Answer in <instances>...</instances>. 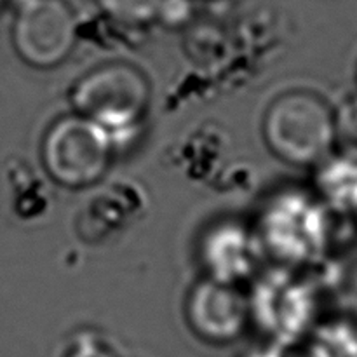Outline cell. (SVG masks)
Instances as JSON below:
<instances>
[{
	"label": "cell",
	"mask_w": 357,
	"mask_h": 357,
	"mask_svg": "<svg viewBox=\"0 0 357 357\" xmlns=\"http://www.w3.org/2000/svg\"><path fill=\"white\" fill-rule=\"evenodd\" d=\"M70 101L75 114L100 126L117 150L142 131L150 105V84L136 66L107 63L77 80Z\"/></svg>",
	"instance_id": "1"
},
{
	"label": "cell",
	"mask_w": 357,
	"mask_h": 357,
	"mask_svg": "<svg viewBox=\"0 0 357 357\" xmlns=\"http://www.w3.org/2000/svg\"><path fill=\"white\" fill-rule=\"evenodd\" d=\"M330 213L314 192H278L258 216L255 234L260 250L286 267L316 264L330 243Z\"/></svg>",
	"instance_id": "2"
},
{
	"label": "cell",
	"mask_w": 357,
	"mask_h": 357,
	"mask_svg": "<svg viewBox=\"0 0 357 357\" xmlns=\"http://www.w3.org/2000/svg\"><path fill=\"white\" fill-rule=\"evenodd\" d=\"M264 138L275 157L316 167L337 149L335 107L312 91H288L268 105Z\"/></svg>",
	"instance_id": "3"
},
{
	"label": "cell",
	"mask_w": 357,
	"mask_h": 357,
	"mask_svg": "<svg viewBox=\"0 0 357 357\" xmlns=\"http://www.w3.org/2000/svg\"><path fill=\"white\" fill-rule=\"evenodd\" d=\"M114 152L107 132L73 112L49 126L40 157L56 183L75 190L98 183L108 171Z\"/></svg>",
	"instance_id": "4"
},
{
	"label": "cell",
	"mask_w": 357,
	"mask_h": 357,
	"mask_svg": "<svg viewBox=\"0 0 357 357\" xmlns=\"http://www.w3.org/2000/svg\"><path fill=\"white\" fill-rule=\"evenodd\" d=\"M77 42V17L66 0H20L13 24V44L33 68L61 65Z\"/></svg>",
	"instance_id": "5"
},
{
	"label": "cell",
	"mask_w": 357,
	"mask_h": 357,
	"mask_svg": "<svg viewBox=\"0 0 357 357\" xmlns=\"http://www.w3.org/2000/svg\"><path fill=\"white\" fill-rule=\"evenodd\" d=\"M248 303L251 319L281 344L300 340L316 319L314 293L288 271L261 275Z\"/></svg>",
	"instance_id": "6"
},
{
	"label": "cell",
	"mask_w": 357,
	"mask_h": 357,
	"mask_svg": "<svg viewBox=\"0 0 357 357\" xmlns=\"http://www.w3.org/2000/svg\"><path fill=\"white\" fill-rule=\"evenodd\" d=\"M185 312L192 331L211 344L237 340L251 319L248 296L237 286L208 278L190 289Z\"/></svg>",
	"instance_id": "7"
},
{
	"label": "cell",
	"mask_w": 357,
	"mask_h": 357,
	"mask_svg": "<svg viewBox=\"0 0 357 357\" xmlns=\"http://www.w3.org/2000/svg\"><path fill=\"white\" fill-rule=\"evenodd\" d=\"M257 234L236 220H223L206 230L201 241V264L206 278L237 286L251 278L258 260Z\"/></svg>",
	"instance_id": "8"
},
{
	"label": "cell",
	"mask_w": 357,
	"mask_h": 357,
	"mask_svg": "<svg viewBox=\"0 0 357 357\" xmlns=\"http://www.w3.org/2000/svg\"><path fill=\"white\" fill-rule=\"evenodd\" d=\"M314 194L330 211L357 213V155L333 152L316 166Z\"/></svg>",
	"instance_id": "9"
},
{
	"label": "cell",
	"mask_w": 357,
	"mask_h": 357,
	"mask_svg": "<svg viewBox=\"0 0 357 357\" xmlns=\"http://www.w3.org/2000/svg\"><path fill=\"white\" fill-rule=\"evenodd\" d=\"M310 340L328 357H357V321L331 319L319 324Z\"/></svg>",
	"instance_id": "10"
},
{
	"label": "cell",
	"mask_w": 357,
	"mask_h": 357,
	"mask_svg": "<svg viewBox=\"0 0 357 357\" xmlns=\"http://www.w3.org/2000/svg\"><path fill=\"white\" fill-rule=\"evenodd\" d=\"M107 16L122 24L142 26L159 17L162 0H96Z\"/></svg>",
	"instance_id": "11"
},
{
	"label": "cell",
	"mask_w": 357,
	"mask_h": 357,
	"mask_svg": "<svg viewBox=\"0 0 357 357\" xmlns=\"http://www.w3.org/2000/svg\"><path fill=\"white\" fill-rule=\"evenodd\" d=\"M337 121V145H342V152L357 155V93L351 94L335 108Z\"/></svg>",
	"instance_id": "12"
},
{
	"label": "cell",
	"mask_w": 357,
	"mask_h": 357,
	"mask_svg": "<svg viewBox=\"0 0 357 357\" xmlns=\"http://www.w3.org/2000/svg\"><path fill=\"white\" fill-rule=\"evenodd\" d=\"M192 13H194L192 0H162L157 20L167 26H181L190 20Z\"/></svg>",
	"instance_id": "13"
},
{
	"label": "cell",
	"mask_w": 357,
	"mask_h": 357,
	"mask_svg": "<svg viewBox=\"0 0 357 357\" xmlns=\"http://www.w3.org/2000/svg\"><path fill=\"white\" fill-rule=\"evenodd\" d=\"M265 357H328L314 344L312 340H296V342H274L272 352Z\"/></svg>",
	"instance_id": "14"
},
{
	"label": "cell",
	"mask_w": 357,
	"mask_h": 357,
	"mask_svg": "<svg viewBox=\"0 0 357 357\" xmlns=\"http://www.w3.org/2000/svg\"><path fill=\"white\" fill-rule=\"evenodd\" d=\"M65 357H119L108 347L105 342L98 340L93 335H87V337H79L73 345L70 347V351L66 352Z\"/></svg>",
	"instance_id": "15"
},
{
	"label": "cell",
	"mask_w": 357,
	"mask_h": 357,
	"mask_svg": "<svg viewBox=\"0 0 357 357\" xmlns=\"http://www.w3.org/2000/svg\"><path fill=\"white\" fill-rule=\"evenodd\" d=\"M3 2H6V0H0V6H2V3H3Z\"/></svg>",
	"instance_id": "16"
},
{
	"label": "cell",
	"mask_w": 357,
	"mask_h": 357,
	"mask_svg": "<svg viewBox=\"0 0 357 357\" xmlns=\"http://www.w3.org/2000/svg\"><path fill=\"white\" fill-rule=\"evenodd\" d=\"M356 82H357V68H356Z\"/></svg>",
	"instance_id": "17"
}]
</instances>
